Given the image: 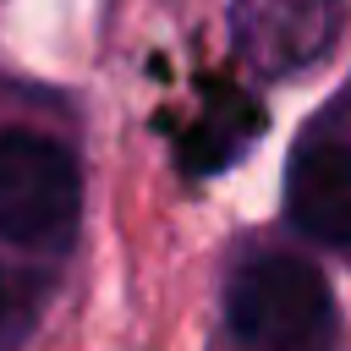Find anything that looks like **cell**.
Instances as JSON below:
<instances>
[{
    "mask_svg": "<svg viewBox=\"0 0 351 351\" xmlns=\"http://www.w3.org/2000/svg\"><path fill=\"white\" fill-rule=\"evenodd\" d=\"M225 329L241 351H329V280L296 252H258L225 280Z\"/></svg>",
    "mask_w": 351,
    "mask_h": 351,
    "instance_id": "1",
    "label": "cell"
},
{
    "mask_svg": "<svg viewBox=\"0 0 351 351\" xmlns=\"http://www.w3.org/2000/svg\"><path fill=\"white\" fill-rule=\"evenodd\" d=\"M82 230V165L49 132H0V241L66 252Z\"/></svg>",
    "mask_w": 351,
    "mask_h": 351,
    "instance_id": "2",
    "label": "cell"
},
{
    "mask_svg": "<svg viewBox=\"0 0 351 351\" xmlns=\"http://www.w3.org/2000/svg\"><path fill=\"white\" fill-rule=\"evenodd\" d=\"M340 0H230V44L258 77H296L329 55Z\"/></svg>",
    "mask_w": 351,
    "mask_h": 351,
    "instance_id": "3",
    "label": "cell"
},
{
    "mask_svg": "<svg viewBox=\"0 0 351 351\" xmlns=\"http://www.w3.org/2000/svg\"><path fill=\"white\" fill-rule=\"evenodd\" d=\"M285 219L318 247H351V143L313 137L291 154Z\"/></svg>",
    "mask_w": 351,
    "mask_h": 351,
    "instance_id": "4",
    "label": "cell"
},
{
    "mask_svg": "<svg viewBox=\"0 0 351 351\" xmlns=\"http://www.w3.org/2000/svg\"><path fill=\"white\" fill-rule=\"evenodd\" d=\"M11 329H16V291H11V274L0 269V351H5Z\"/></svg>",
    "mask_w": 351,
    "mask_h": 351,
    "instance_id": "5",
    "label": "cell"
}]
</instances>
